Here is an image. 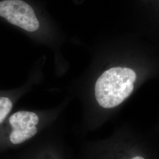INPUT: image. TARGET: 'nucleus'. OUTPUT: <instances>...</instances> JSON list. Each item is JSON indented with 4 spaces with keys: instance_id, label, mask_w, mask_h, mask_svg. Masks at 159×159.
I'll return each mask as SVG.
<instances>
[{
    "instance_id": "nucleus-3",
    "label": "nucleus",
    "mask_w": 159,
    "mask_h": 159,
    "mask_svg": "<svg viewBox=\"0 0 159 159\" xmlns=\"http://www.w3.org/2000/svg\"><path fill=\"white\" fill-rule=\"evenodd\" d=\"M14 100L10 97L0 96V125L6 120L14 106Z\"/></svg>"
},
{
    "instance_id": "nucleus-2",
    "label": "nucleus",
    "mask_w": 159,
    "mask_h": 159,
    "mask_svg": "<svg viewBox=\"0 0 159 159\" xmlns=\"http://www.w3.org/2000/svg\"><path fill=\"white\" fill-rule=\"evenodd\" d=\"M0 17L29 32L40 27L34 10L23 0H0Z\"/></svg>"
},
{
    "instance_id": "nucleus-4",
    "label": "nucleus",
    "mask_w": 159,
    "mask_h": 159,
    "mask_svg": "<svg viewBox=\"0 0 159 159\" xmlns=\"http://www.w3.org/2000/svg\"><path fill=\"white\" fill-rule=\"evenodd\" d=\"M158 120H159V121H158V123L157 124V125H156L155 126V128L156 129V130H158L159 131V119H158Z\"/></svg>"
},
{
    "instance_id": "nucleus-1",
    "label": "nucleus",
    "mask_w": 159,
    "mask_h": 159,
    "mask_svg": "<svg viewBox=\"0 0 159 159\" xmlns=\"http://www.w3.org/2000/svg\"><path fill=\"white\" fill-rule=\"evenodd\" d=\"M56 126L22 147L18 159H74V154Z\"/></svg>"
}]
</instances>
